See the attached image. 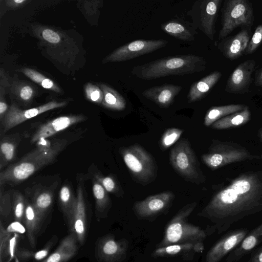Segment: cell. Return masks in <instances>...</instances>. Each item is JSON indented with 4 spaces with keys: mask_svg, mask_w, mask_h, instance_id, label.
<instances>
[{
    "mask_svg": "<svg viewBox=\"0 0 262 262\" xmlns=\"http://www.w3.org/2000/svg\"><path fill=\"white\" fill-rule=\"evenodd\" d=\"M193 245L194 244L192 243H185L160 247L154 251L153 254L156 256L175 255L191 250Z\"/></svg>",
    "mask_w": 262,
    "mask_h": 262,
    "instance_id": "obj_35",
    "label": "cell"
},
{
    "mask_svg": "<svg viewBox=\"0 0 262 262\" xmlns=\"http://www.w3.org/2000/svg\"><path fill=\"white\" fill-rule=\"evenodd\" d=\"M193 248L197 252H202L204 249V246L202 242H198L194 244Z\"/></svg>",
    "mask_w": 262,
    "mask_h": 262,
    "instance_id": "obj_47",
    "label": "cell"
},
{
    "mask_svg": "<svg viewBox=\"0 0 262 262\" xmlns=\"http://www.w3.org/2000/svg\"><path fill=\"white\" fill-rule=\"evenodd\" d=\"M161 29L168 35L179 40L193 41L197 31L191 23L179 19H173L161 24Z\"/></svg>",
    "mask_w": 262,
    "mask_h": 262,
    "instance_id": "obj_21",
    "label": "cell"
},
{
    "mask_svg": "<svg viewBox=\"0 0 262 262\" xmlns=\"http://www.w3.org/2000/svg\"><path fill=\"white\" fill-rule=\"evenodd\" d=\"M207 62L202 56L185 54L167 56L134 67L131 74L142 80L168 76H183L205 70Z\"/></svg>",
    "mask_w": 262,
    "mask_h": 262,
    "instance_id": "obj_2",
    "label": "cell"
},
{
    "mask_svg": "<svg viewBox=\"0 0 262 262\" xmlns=\"http://www.w3.org/2000/svg\"><path fill=\"white\" fill-rule=\"evenodd\" d=\"M260 134L261 138V139H262V130H261V132H260Z\"/></svg>",
    "mask_w": 262,
    "mask_h": 262,
    "instance_id": "obj_48",
    "label": "cell"
},
{
    "mask_svg": "<svg viewBox=\"0 0 262 262\" xmlns=\"http://www.w3.org/2000/svg\"><path fill=\"white\" fill-rule=\"evenodd\" d=\"M92 190L96 204L97 217L106 211L111 206V200L108 192L94 178L92 179Z\"/></svg>",
    "mask_w": 262,
    "mask_h": 262,
    "instance_id": "obj_32",
    "label": "cell"
},
{
    "mask_svg": "<svg viewBox=\"0 0 262 262\" xmlns=\"http://www.w3.org/2000/svg\"><path fill=\"white\" fill-rule=\"evenodd\" d=\"M164 39H137L127 43L106 56L102 63L126 61L151 53L166 46Z\"/></svg>",
    "mask_w": 262,
    "mask_h": 262,
    "instance_id": "obj_9",
    "label": "cell"
},
{
    "mask_svg": "<svg viewBox=\"0 0 262 262\" xmlns=\"http://www.w3.org/2000/svg\"><path fill=\"white\" fill-rule=\"evenodd\" d=\"M246 262H262V247L253 253Z\"/></svg>",
    "mask_w": 262,
    "mask_h": 262,
    "instance_id": "obj_45",
    "label": "cell"
},
{
    "mask_svg": "<svg viewBox=\"0 0 262 262\" xmlns=\"http://www.w3.org/2000/svg\"><path fill=\"white\" fill-rule=\"evenodd\" d=\"M250 37L249 31L244 29L234 36L221 42L218 48L225 57L230 59H236L245 52Z\"/></svg>",
    "mask_w": 262,
    "mask_h": 262,
    "instance_id": "obj_19",
    "label": "cell"
},
{
    "mask_svg": "<svg viewBox=\"0 0 262 262\" xmlns=\"http://www.w3.org/2000/svg\"><path fill=\"white\" fill-rule=\"evenodd\" d=\"M53 202V193L48 189L36 190L32 198V204L42 219L51 207Z\"/></svg>",
    "mask_w": 262,
    "mask_h": 262,
    "instance_id": "obj_31",
    "label": "cell"
},
{
    "mask_svg": "<svg viewBox=\"0 0 262 262\" xmlns=\"http://www.w3.org/2000/svg\"><path fill=\"white\" fill-rule=\"evenodd\" d=\"M247 106L243 104H229L212 106L207 112L204 118V125L211 126L217 120L229 115L240 112Z\"/></svg>",
    "mask_w": 262,
    "mask_h": 262,
    "instance_id": "obj_29",
    "label": "cell"
},
{
    "mask_svg": "<svg viewBox=\"0 0 262 262\" xmlns=\"http://www.w3.org/2000/svg\"><path fill=\"white\" fill-rule=\"evenodd\" d=\"M221 76L222 73L215 71L193 83L187 97L188 102L193 103L202 99L219 81Z\"/></svg>",
    "mask_w": 262,
    "mask_h": 262,
    "instance_id": "obj_23",
    "label": "cell"
},
{
    "mask_svg": "<svg viewBox=\"0 0 262 262\" xmlns=\"http://www.w3.org/2000/svg\"><path fill=\"white\" fill-rule=\"evenodd\" d=\"M54 242V240L50 241L44 248L36 252H32L25 249H19L16 250V253L21 259H33L36 260H41L46 258L48 255Z\"/></svg>",
    "mask_w": 262,
    "mask_h": 262,
    "instance_id": "obj_36",
    "label": "cell"
},
{
    "mask_svg": "<svg viewBox=\"0 0 262 262\" xmlns=\"http://www.w3.org/2000/svg\"><path fill=\"white\" fill-rule=\"evenodd\" d=\"M83 114L61 116L39 126L31 138V142H36L41 138H48L71 126L85 120Z\"/></svg>",
    "mask_w": 262,
    "mask_h": 262,
    "instance_id": "obj_16",
    "label": "cell"
},
{
    "mask_svg": "<svg viewBox=\"0 0 262 262\" xmlns=\"http://www.w3.org/2000/svg\"><path fill=\"white\" fill-rule=\"evenodd\" d=\"M42 220L32 203L26 200V208L24 221L29 243L33 248L35 247L36 239Z\"/></svg>",
    "mask_w": 262,
    "mask_h": 262,
    "instance_id": "obj_24",
    "label": "cell"
},
{
    "mask_svg": "<svg viewBox=\"0 0 262 262\" xmlns=\"http://www.w3.org/2000/svg\"><path fill=\"white\" fill-rule=\"evenodd\" d=\"M174 194L170 191L152 195L144 200L135 202L134 210L141 217H149L167 210L172 205Z\"/></svg>",
    "mask_w": 262,
    "mask_h": 262,
    "instance_id": "obj_12",
    "label": "cell"
},
{
    "mask_svg": "<svg viewBox=\"0 0 262 262\" xmlns=\"http://www.w3.org/2000/svg\"><path fill=\"white\" fill-rule=\"evenodd\" d=\"M93 178L98 182L108 192L120 196L124 194V191L120 186L117 179L113 175L103 176L99 173L94 174Z\"/></svg>",
    "mask_w": 262,
    "mask_h": 262,
    "instance_id": "obj_34",
    "label": "cell"
},
{
    "mask_svg": "<svg viewBox=\"0 0 262 262\" xmlns=\"http://www.w3.org/2000/svg\"><path fill=\"white\" fill-rule=\"evenodd\" d=\"M183 130L178 128L167 129L162 135L160 145L162 149L165 150L174 144L180 138Z\"/></svg>",
    "mask_w": 262,
    "mask_h": 262,
    "instance_id": "obj_38",
    "label": "cell"
},
{
    "mask_svg": "<svg viewBox=\"0 0 262 262\" xmlns=\"http://www.w3.org/2000/svg\"><path fill=\"white\" fill-rule=\"evenodd\" d=\"M254 20L251 4L246 0L225 1L222 8L219 39L225 38L238 27L251 28Z\"/></svg>",
    "mask_w": 262,
    "mask_h": 262,
    "instance_id": "obj_7",
    "label": "cell"
},
{
    "mask_svg": "<svg viewBox=\"0 0 262 262\" xmlns=\"http://www.w3.org/2000/svg\"><path fill=\"white\" fill-rule=\"evenodd\" d=\"M255 65L256 62L253 59L244 61L239 64L229 77L225 91L238 94L247 93L252 81V75Z\"/></svg>",
    "mask_w": 262,
    "mask_h": 262,
    "instance_id": "obj_13",
    "label": "cell"
},
{
    "mask_svg": "<svg viewBox=\"0 0 262 262\" xmlns=\"http://www.w3.org/2000/svg\"><path fill=\"white\" fill-rule=\"evenodd\" d=\"M262 43V24L258 26L250 38L245 54H250L254 52Z\"/></svg>",
    "mask_w": 262,
    "mask_h": 262,
    "instance_id": "obj_40",
    "label": "cell"
},
{
    "mask_svg": "<svg viewBox=\"0 0 262 262\" xmlns=\"http://www.w3.org/2000/svg\"><path fill=\"white\" fill-rule=\"evenodd\" d=\"M254 158L242 147L220 143L212 145L208 151L202 155V161L209 168L216 169L227 164Z\"/></svg>",
    "mask_w": 262,
    "mask_h": 262,
    "instance_id": "obj_10",
    "label": "cell"
},
{
    "mask_svg": "<svg viewBox=\"0 0 262 262\" xmlns=\"http://www.w3.org/2000/svg\"><path fill=\"white\" fill-rule=\"evenodd\" d=\"M255 84L258 86L262 87V68L256 73Z\"/></svg>",
    "mask_w": 262,
    "mask_h": 262,
    "instance_id": "obj_46",
    "label": "cell"
},
{
    "mask_svg": "<svg viewBox=\"0 0 262 262\" xmlns=\"http://www.w3.org/2000/svg\"><path fill=\"white\" fill-rule=\"evenodd\" d=\"M124 241H116L108 235L101 238L96 247V256L102 262H119L123 258L127 249Z\"/></svg>",
    "mask_w": 262,
    "mask_h": 262,
    "instance_id": "obj_17",
    "label": "cell"
},
{
    "mask_svg": "<svg viewBox=\"0 0 262 262\" xmlns=\"http://www.w3.org/2000/svg\"><path fill=\"white\" fill-rule=\"evenodd\" d=\"M9 107H8L4 96L1 94L0 96V121L1 125L2 124L4 118L7 114Z\"/></svg>",
    "mask_w": 262,
    "mask_h": 262,
    "instance_id": "obj_43",
    "label": "cell"
},
{
    "mask_svg": "<svg viewBox=\"0 0 262 262\" xmlns=\"http://www.w3.org/2000/svg\"><path fill=\"white\" fill-rule=\"evenodd\" d=\"M248 232V229L241 228L227 233L208 252L205 262H219L241 243Z\"/></svg>",
    "mask_w": 262,
    "mask_h": 262,
    "instance_id": "obj_15",
    "label": "cell"
},
{
    "mask_svg": "<svg viewBox=\"0 0 262 262\" xmlns=\"http://www.w3.org/2000/svg\"><path fill=\"white\" fill-rule=\"evenodd\" d=\"M196 202L184 206L168 224L160 247L172 244L192 243L202 242L206 234L200 227L187 222V218L194 209Z\"/></svg>",
    "mask_w": 262,
    "mask_h": 262,
    "instance_id": "obj_4",
    "label": "cell"
},
{
    "mask_svg": "<svg viewBox=\"0 0 262 262\" xmlns=\"http://www.w3.org/2000/svg\"><path fill=\"white\" fill-rule=\"evenodd\" d=\"M99 87L103 93V99L101 104L102 106L118 111L125 108L126 100L117 91L105 83H100Z\"/></svg>",
    "mask_w": 262,
    "mask_h": 262,
    "instance_id": "obj_26",
    "label": "cell"
},
{
    "mask_svg": "<svg viewBox=\"0 0 262 262\" xmlns=\"http://www.w3.org/2000/svg\"><path fill=\"white\" fill-rule=\"evenodd\" d=\"M262 242V223L248 233L241 243L229 253L227 262H237Z\"/></svg>",
    "mask_w": 262,
    "mask_h": 262,
    "instance_id": "obj_20",
    "label": "cell"
},
{
    "mask_svg": "<svg viewBox=\"0 0 262 262\" xmlns=\"http://www.w3.org/2000/svg\"><path fill=\"white\" fill-rule=\"evenodd\" d=\"M6 230L9 233L24 234L26 231V228L21 224V222L15 221L11 223Z\"/></svg>",
    "mask_w": 262,
    "mask_h": 262,
    "instance_id": "obj_42",
    "label": "cell"
},
{
    "mask_svg": "<svg viewBox=\"0 0 262 262\" xmlns=\"http://www.w3.org/2000/svg\"><path fill=\"white\" fill-rule=\"evenodd\" d=\"M169 161L175 171L185 181L196 184L205 181L196 155L187 139L181 140L172 148Z\"/></svg>",
    "mask_w": 262,
    "mask_h": 262,
    "instance_id": "obj_6",
    "label": "cell"
},
{
    "mask_svg": "<svg viewBox=\"0 0 262 262\" xmlns=\"http://www.w3.org/2000/svg\"><path fill=\"white\" fill-rule=\"evenodd\" d=\"M250 111L248 106L242 111L224 117L215 122L211 127L217 129H227L246 124L250 120Z\"/></svg>",
    "mask_w": 262,
    "mask_h": 262,
    "instance_id": "obj_27",
    "label": "cell"
},
{
    "mask_svg": "<svg viewBox=\"0 0 262 262\" xmlns=\"http://www.w3.org/2000/svg\"><path fill=\"white\" fill-rule=\"evenodd\" d=\"M124 163L134 180L143 185L155 180L158 166L151 155L138 144L120 149Z\"/></svg>",
    "mask_w": 262,
    "mask_h": 262,
    "instance_id": "obj_5",
    "label": "cell"
},
{
    "mask_svg": "<svg viewBox=\"0 0 262 262\" xmlns=\"http://www.w3.org/2000/svg\"><path fill=\"white\" fill-rule=\"evenodd\" d=\"M60 139H49L48 138H41L36 143L35 148L41 151L51 149L54 147L60 141Z\"/></svg>",
    "mask_w": 262,
    "mask_h": 262,
    "instance_id": "obj_41",
    "label": "cell"
},
{
    "mask_svg": "<svg viewBox=\"0 0 262 262\" xmlns=\"http://www.w3.org/2000/svg\"><path fill=\"white\" fill-rule=\"evenodd\" d=\"M67 141L60 139L51 149L41 151L35 148L21 160L13 164L0 173V185L18 183L33 174L41 168L52 163L64 148Z\"/></svg>",
    "mask_w": 262,
    "mask_h": 262,
    "instance_id": "obj_3",
    "label": "cell"
},
{
    "mask_svg": "<svg viewBox=\"0 0 262 262\" xmlns=\"http://www.w3.org/2000/svg\"><path fill=\"white\" fill-rule=\"evenodd\" d=\"M67 103L66 101L52 100L38 106L27 110L20 109L15 104L12 103L1 124L3 133H5L28 119L48 111L63 107Z\"/></svg>",
    "mask_w": 262,
    "mask_h": 262,
    "instance_id": "obj_11",
    "label": "cell"
},
{
    "mask_svg": "<svg viewBox=\"0 0 262 262\" xmlns=\"http://www.w3.org/2000/svg\"><path fill=\"white\" fill-rule=\"evenodd\" d=\"M76 199L72 187L68 184L63 185L59 192L58 201L68 222L70 219L75 207Z\"/></svg>",
    "mask_w": 262,
    "mask_h": 262,
    "instance_id": "obj_30",
    "label": "cell"
},
{
    "mask_svg": "<svg viewBox=\"0 0 262 262\" xmlns=\"http://www.w3.org/2000/svg\"><path fill=\"white\" fill-rule=\"evenodd\" d=\"M9 87L11 96L25 104L31 103L36 95L34 87L26 81H15Z\"/></svg>",
    "mask_w": 262,
    "mask_h": 262,
    "instance_id": "obj_28",
    "label": "cell"
},
{
    "mask_svg": "<svg viewBox=\"0 0 262 262\" xmlns=\"http://www.w3.org/2000/svg\"><path fill=\"white\" fill-rule=\"evenodd\" d=\"M86 98L90 101L101 104L103 99V93L99 86L87 83L84 86Z\"/></svg>",
    "mask_w": 262,
    "mask_h": 262,
    "instance_id": "obj_39",
    "label": "cell"
},
{
    "mask_svg": "<svg viewBox=\"0 0 262 262\" xmlns=\"http://www.w3.org/2000/svg\"><path fill=\"white\" fill-rule=\"evenodd\" d=\"M20 71L32 81L41 87L56 93L61 92L60 88L53 80L38 71L28 68L22 69Z\"/></svg>",
    "mask_w": 262,
    "mask_h": 262,
    "instance_id": "obj_33",
    "label": "cell"
},
{
    "mask_svg": "<svg viewBox=\"0 0 262 262\" xmlns=\"http://www.w3.org/2000/svg\"><path fill=\"white\" fill-rule=\"evenodd\" d=\"M29 2L28 0H8L5 1L6 5L11 9L19 8Z\"/></svg>",
    "mask_w": 262,
    "mask_h": 262,
    "instance_id": "obj_44",
    "label": "cell"
},
{
    "mask_svg": "<svg viewBox=\"0 0 262 262\" xmlns=\"http://www.w3.org/2000/svg\"><path fill=\"white\" fill-rule=\"evenodd\" d=\"M20 141L18 134L4 136L0 144V170L12 162L16 155L17 148Z\"/></svg>",
    "mask_w": 262,
    "mask_h": 262,
    "instance_id": "obj_25",
    "label": "cell"
},
{
    "mask_svg": "<svg viewBox=\"0 0 262 262\" xmlns=\"http://www.w3.org/2000/svg\"><path fill=\"white\" fill-rule=\"evenodd\" d=\"M77 242L76 235L71 232L62 240L56 250L41 262H67L76 255Z\"/></svg>",
    "mask_w": 262,
    "mask_h": 262,
    "instance_id": "obj_22",
    "label": "cell"
},
{
    "mask_svg": "<svg viewBox=\"0 0 262 262\" xmlns=\"http://www.w3.org/2000/svg\"><path fill=\"white\" fill-rule=\"evenodd\" d=\"M222 0H198L194 2L187 15L191 25L211 40L215 33V23Z\"/></svg>",
    "mask_w": 262,
    "mask_h": 262,
    "instance_id": "obj_8",
    "label": "cell"
},
{
    "mask_svg": "<svg viewBox=\"0 0 262 262\" xmlns=\"http://www.w3.org/2000/svg\"><path fill=\"white\" fill-rule=\"evenodd\" d=\"M13 213L15 221L21 222L24 219L26 208V200L19 191H15L13 193Z\"/></svg>",
    "mask_w": 262,
    "mask_h": 262,
    "instance_id": "obj_37",
    "label": "cell"
},
{
    "mask_svg": "<svg viewBox=\"0 0 262 262\" xmlns=\"http://www.w3.org/2000/svg\"><path fill=\"white\" fill-rule=\"evenodd\" d=\"M262 211V172H249L219 191L200 215L215 223L217 233L247 216Z\"/></svg>",
    "mask_w": 262,
    "mask_h": 262,
    "instance_id": "obj_1",
    "label": "cell"
},
{
    "mask_svg": "<svg viewBox=\"0 0 262 262\" xmlns=\"http://www.w3.org/2000/svg\"><path fill=\"white\" fill-rule=\"evenodd\" d=\"M182 89V87L180 85L165 83L146 89L142 94L144 97L160 107L166 108L174 102L176 96Z\"/></svg>",
    "mask_w": 262,
    "mask_h": 262,
    "instance_id": "obj_18",
    "label": "cell"
},
{
    "mask_svg": "<svg viewBox=\"0 0 262 262\" xmlns=\"http://www.w3.org/2000/svg\"><path fill=\"white\" fill-rule=\"evenodd\" d=\"M83 181H79L77 188L76 203L70 219L68 223L70 231L77 237L78 242L82 245L86 233V204Z\"/></svg>",
    "mask_w": 262,
    "mask_h": 262,
    "instance_id": "obj_14",
    "label": "cell"
}]
</instances>
